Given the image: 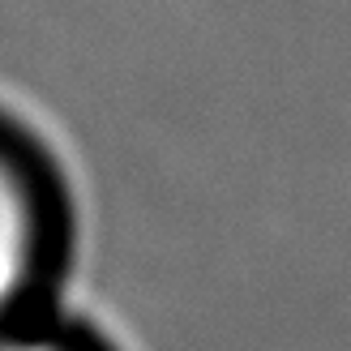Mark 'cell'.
Wrapping results in <instances>:
<instances>
[{
  "instance_id": "1",
  "label": "cell",
  "mask_w": 351,
  "mask_h": 351,
  "mask_svg": "<svg viewBox=\"0 0 351 351\" xmlns=\"http://www.w3.org/2000/svg\"><path fill=\"white\" fill-rule=\"evenodd\" d=\"M39 266V210L26 176L0 154V317L30 287Z\"/></svg>"
},
{
  "instance_id": "2",
  "label": "cell",
  "mask_w": 351,
  "mask_h": 351,
  "mask_svg": "<svg viewBox=\"0 0 351 351\" xmlns=\"http://www.w3.org/2000/svg\"><path fill=\"white\" fill-rule=\"evenodd\" d=\"M0 351H64V347L47 339H26V335H0Z\"/></svg>"
}]
</instances>
